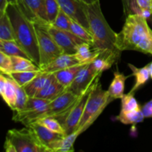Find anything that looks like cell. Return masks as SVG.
Returning a JSON list of instances; mask_svg holds the SVG:
<instances>
[{
	"label": "cell",
	"instance_id": "2",
	"mask_svg": "<svg viewBox=\"0 0 152 152\" xmlns=\"http://www.w3.org/2000/svg\"><path fill=\"white\" fill-rule=\"evenodd\" d=\"M5 11L13 25L15 41L28 58L39 67V50L34 23L24 16L16 4H7Z\"/></svg>",
	"mask_w": 152,
	"mask_h": 152
},
{
	"label": "cell",
	"instance_id": "37",
	"mask_svg": "<svg viewBox=\"0 0 152 152\" xmlns=\"http://www.w3.org/2000/svg\"><path fill=\"white\" fill-rule=\"evenodd\" d=\"M138 7L142 10H151L152 9V0H137Z\"/></svg>",
	"mask_w": 152,
	"mask_h": 152
},
{
	"label": "cell",
	"instance_id": "40",
	"mask_svg": "<svg viewBox=\"0 0 152 152\" xmlns=\"http://www.w3.org/2000/svg\"><path fill=\"white\" fill-rule=\"evenodd\" d=\"M7 4H8L7 0H0V16L5 13Z\"/></svg>",
	"mask_w": 152,
	"mask_h": 152
},
{
	"label": "cell",
	"instance_id": "9",
	"mask_svg": "<svg viewBox=\"0 0 152 152\" xmlns=\"http://www.w3.org/2000/svg\"><path fill=\"white\" fill-rule=\"evenodd\" d=\"M49 33L53 37L58 45L63 50V53L74 54L77 51V48L80 44L86 42L74 35L70 31L59 29L49 24L48 26Z\"/></svg>",
	"mask_w": 152,
	"mask_h": 152
},
{
	"label": "cell",
	"instance_id": "21",
	"mask_svg": "<svg viewBox=\"0 0 152 152\" xmlns=\"http://www.w3.org/2000/svg\"><path fill=\"white\" fill-rule=\"evenodd\" d=\"M128 65L132 71V76H134L135 77V83L132 89L129 92L135 93L141 86H144L151 77L149 71V64L142 67V68H137L136 66L130 63L128 64Z\"/></svg>",
	"mask_w": 152,
	"mask_h": 152
},
{
	"label": "cell",
	"instance_id": "28",
	"mask_svg": "<svg viewBox=\"0 0 152 152\" xmlns=\"http://www.w3.org/2000/svg\"><path fill=\"white\" fill-rule=\"evenodd\" d=\"M0 51L10 56H17L28 58L26 53L22 50V48L17 44L16 41L0 40Z\"/></svg>",
	"mask_w": 152,
	"mask_h": 152
},
{
	"label": "cell",
	"instance_id": "33",
	"mask_svg": "<svg viewBox=\"0 0 152 152\" xmlns=\"http://www.w3.org/2000/svg\"><path fill=\"white\" fill-rule=\"evenodd\" d=\"M37 122L41 123L42 125L45 126L46 128L50 129L52 132H56V133L58 134H61L65 136V130H64L63 126H62V125H61V123H59L56 118H54V117H45V118L39 119V120H37Z\"/></svg>",
	"mask_w": 152,
	"mask_h": 152
},
{
	"label": "cell",
	"instance_id": "5",
	"mask_svg": "<svg viewBox=\"0 0 152 152\" xmlns=\"http://www.w3.org/2000/svg\"><path fill=\"white\" fill-rule=\"evenodd\" d=\"M101 75L102 74L96 77L94 81L79 96L78 99L74 102V104L71 105V108L66 112L54 117L63 126L65 132V136L74 133L78 129L79 124H80V122L83 117V113H84L85 108H86L89 95L94 88L95 87V86L99 83Z\"/></svg>",
	"mask_w": 152,
	"mask_h": 152
},
{
	"label": "cell",
	"instance_id": "19",
	"mask_svg": "<svg viewBox=\"0 0 152 152\" xmlns=\"http://www.w3.org/2000/svg\"><path fill=\"white\" fill-rule=\"evenodd\" d=\"M90 63V62H89ZM87 64L88 63H80L77 64V65H74V66L69 67L68 68H65V69L60 70V71H58L56 72H54L55 77L57 80V81L59 82L60 84H62L64 87L65 88V90H66L67 88H68L70 86V85L72 83V82L74 81V80L75 79L76 76L77 75V74L79 73V71L83 68V67L86 66Z\"/></svg>",
	"mask_w": 152,
	"mask_h": 152
},
{
	"label": "cell",
	"instance_id": "17",
	"mask_svg": "<svg viewBox=\"0 0 152 152\" xmlns=\"http://www.w3.org/2000/svg\"><path fill=\"white\" fill-rule=\"evenodd\" d=\"M65 91V88L57 81L53 73H51L45 86L39 91L35 97L52 101Z\"/></svg>",
	"mask_w": 152,
	"mask_h": 152
},
{
	"label": "cell",
	"instance_id": "23",
	"mask_svg": "<svg viewBox=\"0 0 152 152\" xmlns=\"http://www.w3.org/2000/svg\"><path fill=\"white\" fill-rule=\"evenodd\" d=\"M12 59V71L11 72H21V71H39L40 68L34 63L29 58L22 56H13Z\"/></svg>",
	"mask_w": 152,
	"mask_h": 152
},
{
	"label": "cell",
	"instance_id": "20",
	"mask_svg": "<svg viewBox=\"0 0 152 152\" xmlns=\"http://www.w3.org/2000/svg\"><path fill=\"white\" fill-rule=\"evenodd\" d=\"M114 79L108 88V91L109 95L114 99H121L124 95L125 90V83L126 80L129 78L130 76H125L124 74L117 71L114 72Z\"/></svg>",
	"mask_w": 152,
	"mask_h": 152
},
{
	"label": "cell",
	"instance_id": "45",
	"mask_svg": "<svg viewBox=\"0 0 152 152\" xmlns=\"http://www.w3.org/2000/svg\"><path fill=\"white\" fill-rule=\"evenodd\" d=\"M151 13H152V9H151Z\"/></svg>",
	"mask_w": 152,
	"mask_h": 152
},
{
	"label": "cell",
	"instance_id": "27",
	"mask_svg": "<svg viewBox=\"0 0 152 152\" xmlns=\"http://www.w3.org/2000/svg\"><path fill=\"white\" fill-rule=\"evenodd\" d=\"M60 10L59 4L56 0H45L44 10H43V21L51 25L57 16Z\"/></svg>",
	"mask_w": 152,
	"mask_h": 152
},
{
	"label": "cell",
	"instance_id": "34",
	"mask_svg": "<svg viewBox=\"0 0 152 152\" xmlns=\"http://www.w3.org/2000/svg\"><path fill=\"white\" fill-rule=\"evenodd\" d=\"M71 18L60 8L57 16L54 22L51 24L53 27L59 29L70 31V25H71Z\"/></svg>",
	"mask_w": 152,
	"mask_h": 152
},
{
	"label": "cell",
	"instance_id": "42",
	"mask_svg": "<svg viewBox=\"0 0 152 152\" xmlns=\"http://www.w3.org/2000/svg\"><path fill=\"white\" fill-rule=\"evenodd\" d=\"M8 4H16L17 3V0H7Z\"/></svg>",
	"mask_w": 152,
	"mask_h": 152
},
{
	"label": "cell",
	"instance_id": "13",
	"mask_svg": "<svg viewBox=\"0 0 152 152\" xmlns=\"http://www.w3.org/2000/svg\"><path fill=\"white\" fill-rule=\"evenodd\" d=\"M28 126H31L35 131L40 142L49 150V151H58L59 143L64 137V135L52 132L37 121L34 122Z\"/></svg>",
	"mask_w": 152,
	"mask_h": 152
},
{
	"label": "cell",
	"instance_id": "30",
	"mask_svg": "<svg viewBox=\"0 0 152 152\" xmlns=\"http://www.w3.org/2000/svg\"><path fill=\"white\" fill-rule=\"evenodd\" d=\"M70 31L81 39L91 45V46L93 45L94 38L90 31H88L81 24L78 23L72 19L71 21V25H70Z\"/></svg>",
	"mask_w": 152,
	"mask_h": 152
},
{
	"label": "cell",
	"instance_id": "44",
	"mask_svg": "<svg viewBox=\"0 0 152 152\" xmlns=\"http://www.w3.org/2000/svg\"><path fill=\"white\" fill-rule=\"evenodd\" d=\"M148 22H151V25H152V15H151V16H150L149 18H148Z\"/></svg>",
	"mask_w": 152,
	"mask_h": 152
},
{
	"label": "cell",
	"instance_id": "7",
	"mask_svg": "<svg viewBox=\"0 0 152 152\" xmlns=\"http://www.w3.org/2000/svg\"><path fill=\"white\" fill-rule=\"evenodd\" d=\"M6 139L13 144L16 152H50L40 142L35 131L30 126H25L19 130H9Z\"/></svg>",
	"mask_w": 152,
	"mask_h": 152
},
{
	"label": "cell",
	"instance_id": "16",
	"mask_svg": "<svg viewBox=\"0 0 152 152\" xmlns=\"http://www.w3.org/2000/svg\"><path fill=\"white\" fill-rule=\"evenodd\" d=\"M0 94L3 100L13 111L16 105V87L15 81L9 76L0 75Z\"/></svg>",
	"mask_w": 152,
	"mask_h": 152
},
{
	"label": "cell",
	"instance_id": "31",
	"mask_svg": "<svg viewBox=\"0 0 152 152\" xmlns=\"http://www.w3.org/2000/svg\"><path fill=\"white\" fill-rule=\"evenodd\" d=\"M135 93L129 92L121 98V111H132L140 110L142 106L134 96Z\"/></svg>",
	"mask_w": 152,
	"mask_h": 152
},
{
	"label": "cell",
	"instance_id": "11",
	"mask_svg": "<svg viewBox=\"0 0 152 152\" xmlns=\"http://www.w3.org/2000/svg\"><path fill=\"white\" fill-rule=\"evenodd\" d=\"M60 8L70 17L90 31L86 12V3L80 0H56Z\"/></svg>",
	"mask_w": 152,
	"mask_h": 152
},
{
	"label": "cell",
	"instance_id": "29",
	"mask_svg": "<svg viewBox=\"0 0 152 152\" xmlns=\"http://www.w3.org/2000/svg\"><path fill=\"white\" fill-rule=\"evenodd\" d=\"M42 72V70L31 71H21V72H11L7 76L16 81L22 87H24L28 83H31L36 77Z\"/></svg>",
	"mask_w": 152,
	"mask_h": 152
},
{
	"label": "cell",
	"instance_id": "6",
	"mask_svg": "<svg viewBox=\"0 0 152 152\" xmlns=\"http://www.w3.org/2000/svg\"><path fill=\"white\" fill-rule=\"evenodd\" d=\"M48 23L44 21L34 23L39 50L40 69L47 66L63 53V50L49 33L48 29Z\"/></svg>",
	"mask_w": 152,
	"mask_h": 152
},
{
	"label": "cell",
	"instance_id": "26",
	"mask_svg": "<svg viewBox=\"0 0 152 152\" xmlns=\"http://www.w3.org/2000/svg\"><path fill=\"white\" fill-rule=\"evenodd\" d=\"M145 118L142 108L132 111H120V114L117 117V120L125 125H137L142 123Z\"/></svg>",
	"mask_w": 152,
	"mask_h": 152
},
{
	"label": "cell",
	"instance_id": "36",
	"mask_svg": "<svg viewBox=\"0 0 152 152\" xmlns=\"http://www.w3.org/2000/svg\"><path fill=\"white\" fill-rule=\"evenodd\" d=\"M123 6V12L125 16L130 14L140 13L141 14V10L137 4V0H122Z\"/></svg>",
	"mask_w": 152,
	"mask_h": 152
},
{
	"label": "cell",
	"instance_id": "43",
	"mask_svg": "<svg viewBox=\"0 0 152 152\" xmlns=\"http://www.w3.org/2000/svg\"><path fill=\"white\" fill-rule=\"evenodd\" d=\"M149 71H150V75H151V77L152 79V62L151 63H149Z\"/></svg>",
	"mask_w": 152,
	"mask_h": 152
},
{
	"label": "cell",
	"instance_id": "3",
	"mask_svg": "<svg viewBox=\"0 0 152 152\" xmlns=\"http://www.w3.org/2000/svg\"><path fill=\"white\" fill-rule=\"evenodd\" d=\"M86 12L90 32L94 38L92 48L97 50H111L122 52L116 47L117 33L111 29L105 19L101 9L100 0L86 4Z\"/></svg>",
	"mask_w": 152,
	"mask_h": 152
},
{
	"label": "cell",
	"instance_id": "25",
	"mask_svg": "<svg viewBox=\"0 0 152 152\" xmlns=\"http://www.w3.org/2000/svg\"><path fill=\"white\" fill-rule=\"evenodd\" d=\"M0 40L15 41L13 25L6 11L0 16Z\"/></svg>",
	"mask_w": 152,
	"mask_h": 152
},
{
	"label": "cell",
	"instance_id": "22",
	"mask_svg": "<svg viewBox=\"0 0 152 152\" xmlns=\"http://www.w3.org/2000/svg\"><path fill=\"white\" fill-rule=\"evenodd\" d=\"M50 74L51 73L42 71L31 83L24 86V89L29 97H35L39 91L45 86Z\"/></svg>",
	"mask_w": 152,
	"mask_h": 152
},
{
	"label": "cell",
	"instance_id": "10",
	"mask_svg": "<svg viewBox=\"0 0 152 152\" xmlns=\"http://www.w3.org/2000/svg\"><path fill=\"white\" fill-rule=\"evenodd\" d=\"M102 74H97L92 65V62L83 67L70 86L67 88L66 91H70L77 96H80L89 86L94 81L97 76Z\"/></svg>",
	"mask_w": 152,
	"mask_h": 152
},
{
	"label": "cell",
	"instance_id": "39",
	"mask_svg": "<svg viewBox=\"0 0 152 152\" xmlns=\"http://www.w3.org/2000/svg\"><path fill=\"white\" fill-rule=\"evenodd\" d=\"M4 151L6 152H16V148L13 146V144L10 142L7 139L5 138V142L4 144Z\"/></svg>",
	"mask_w": 152,
	"mask_h": 152
},
{
	"label": "cell",
	"instance_id": "8",
	"mask_svg": "<svg viewBox=\"0 0 152 152\" xmlns=\"http://www.w3.org/2000/svg\"><path fill=\"white\" fill-rule=\"evenodd\" d=\"M50 102L51 101L42 98L28 97L24 109L19 112H14L12 120L28 126L41 118Z\"/></svg>",
	"mask_w": 152,
	"mask_h": 152
},
{
	"label": "cell",
	"instance_id": "38",
	"mask_svg": "<svg viewBox=\"0 0 152 152\" xmlns=\"http://www.w3.org/2000/svg\"><path fill=\"white\" fill-rule=\"evenodd\" d=\"M142 111L145 118H152V99L142 107Z\"/></svg>",
	"mask_w": 152,
	"mask_h": 152
},
{
	"label": "cell",
	"instance_id": "12",
	"mask_svg": "<svg viewBox=\"0 0 152 152\" xmlns=\"http://www.w3.org/2000/svg\"><path fill=\"white\" fill-rule=\"evenodd\" d=\"M79 96H77L70 91L65 90V91L61 94L58 97L52 100L48 104L45 113L40 119L48 117H55L66 112L74 104V102L78 99Z\"/></svg>",
	"mask_w": 152,
	"mask_h": 152
},
{
	"label": "cell",
	"instance_id": "1",
	"mask_svg": "<svg viewBox=\"0 0 152 152\" xmlns=\"http://www.w3.org/2000/svg\"><path fill=\"white\" fill-rule=\"evenodd\" d=\"M147 21L140 13L126 16L121 31L117 34L115 45L117 49L152 55V29Z\"/></svg>",
	"mask_w": 152,
	"mask_h": 152
},
{
	"label": "cell",
	"instance_id": "41",
	"mask_svg": "<svg viewBox=\"0 0 152 152\" xmlns=\"http://www.w3.org/2000/svg\"><path fill=\"white\" fill-rule=\"evenodd\" d=\"M80 1H83V2L86 3V4H91V3L95 2V1H98V0H80Z\"/></svg>",
	"mask_w": 152,
	"mask_h": 152
},
{
	"label": "cell",
	"instance_id": "4",
	"mask_svg": "<svg viewBox=\"0 0 152 152\" xmlns=\"http://www.w3.org/2000/svg\"><path fill=\"white\" fill-rule=\"evenodd\" d=\"M114 99L109 95L108 91L104 90L102 85L98 83L89 95L77 130L80 131L81 134L87 130L102 114L107 105Z\"/></svg>",
	"mask_w": 152,
	"mask_h": 152
},
{
	"label": "cell",
	"instance_id": "32",
	"mask_svg": "<svg viewBox=\"0 0 152 152\" xmlns=\"http://www.w3.org/2000/svg\"><path fill=\"white\" fill-rule=\"evenodd\" d=\"M81 134V132L77 130L71 134L64 136L59 143V147L57 152H73L74 151V144L77 137Z\"/></svg>",
	"mask_w": 152,
	"mask_h": 152
},
{
	"label": "cell",
	"instance_id": "35",
	"mask_svg": "<svg viewBox=\"0 0 152 152\" xmlns=\"http://www.w3.org/2000/svg\"><path fill=\"white\" fill-rule=\"evenodd\" d=\"M0 71L1 74L7 75L12 71L11 56L0 51Z\"/></svg>",
	"mask_w": 152,
	"mask_h": 152
},
{
	"label": "cell",
	"instance_id": "24",
	"mask_svg": "<svg viewBox=\"0 0 152 152\" xmlns=\"http://www.w3.org/2000/svg\"><path fill=\"white\" fill-rule=\"evenodd\" d=\"M91 45L88 42H83L77 47L75 55L80 63H89L93 62L94 59L99 54V50L92 48Z\"/></svg>",
	"mask_w": 152,
	"mask_h": 152
},
{
	"label": "cell",
	"instance_id": "15",
	"mask_svg": "<svg viewBox=\"0 0 152 152\" xmlns=\"http://www.w3.org/2000/svg\"><path fill=\"white\" fill-rule=\"evenodd\" d=\"M121 52L111 50H99V54L92 62L94 68L97 74H102L106 70L110 69L114 63L119 60Z\"/></svg>",
	"mask_w": 152,
	"mask_h": 152
},
{
	"label": "cell",
	"instance_id": "18",
	"mask_svg": "<svg viewBox=\"0 0 152 152\" xmlns=\"http://www.w3.org/2000/svg\"><path fill=\"white\" fill-rule=\"evenodd\" d=\"M80 61L77 59L75 53L74 54H68V53H62L53 62H50L49 65L45 68H42V71L48 73H54L60 70L65 69L69 67L80 64Z\"/></svg>",
	"mask_w": 152,
	"mask_h": 152
},
{
	"label": "cell",
	"instance_id": "14",
	"mask_svg": "<svg viewBox=\"0 0 152 152\" xmlns=\"http://www.w3.org/2000/svg\"><path fill=\"white\" fill-rule=\"evenodd\" d=\"M44 4L45 0H17L16 3L24 16L34 23L43 21Z\"/></svg>",
	"mask_w": 152,
	"mask_h": 152
}]
</instances>
